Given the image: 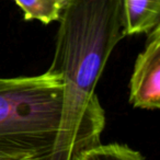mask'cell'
I'll list each match as a JSON object with an SVG mask.
<instances>
[{
    "instance_id": "cell-3",
    "label": "cell",
    "mask_w": 160,
    "mask_h": 160,
    "mask_svg": "<svg viewBox=\"0 0 160 160\" xmlns=\"http://www.w3.org/2000/svg\"><path fill=\"white\" fill-rule=\"evenodd\" d=\"M146 47L138 55L129 81V103L134 108H160V25L149 32Z\"/></svg>"
},
{
    "instance_id": "cell-6",
    "label": "cell",
    "mask_w": 160,
    "mask_h": 160,
    "mask_svg": "<svg viewBox=\"0 0 160 160\" xmlns=\"http://www.w3.org/2000/svg\"><path fill=\"white\" fill-rule=\"evenodd\" d=\"M77 160H145V158L127 145L100 144L83 152Z\"/></svg>"
},
{
    "instance_id": "cell-4",
    "label": "cell",
    "mask_w": 160,
    "mask_h": 160,
    "mask_svg": "<svg viewBox=\"0 0 160 160\" xmlns=\"http://www.w3.org/2000/svg\"><path fill=\"white\" fill-rule=\"evenodd\" d=\"M125 36L149 33L160 25V0H120Z\"/></svg>"
},
{
    "instance_id": "cell-1",
    "label": "cell",
    "mask_w": 160,
    "mask_h": 160,
    "mask_svg": "<svg viewBox=\"0 0 160 160\" xmlns=\"http://www.w3.org/2000/svg\"><path fill=\"white\" fill-rule=\"evenodd\" d=\"M48 70L62 82V114L52 150L40 160H77L100 145L105 113L96 88L123 38L120 0H67Z\"/></svg>"
},
{
    "instance_id": "cell-5",
    "label": "cell",
    "mask_w": 160,
    "mask_h": 160,
    "mask_svg": "<svg viewBox=\"0 0 160 160\" xmlns=\"http://www.w3.org/2000/svg\"><path fill=\"white\" fill-rule=\"evenodd\" d=\"M27 21L38 20L44 24L59 20L67 0H14Z\"/></svg>"
},
{
    "instance_id": "cell-2",
    "label": "cell",
    "mask_w": 160,
    "mask_h": 160,
    "mask_svg": "<svg viewBox=\"0 0 160 160\" xmlns=\"http://www.w3.org/2000/svg\"><path fill=\"white\" fill-rule=\"evenodd\" d=\"M60 76L0 78V160H40L52 150L62 114Z\"/></svg>"
}]
</instances>
